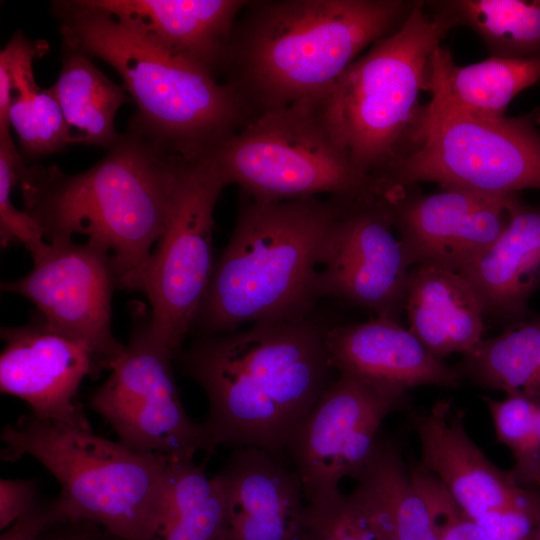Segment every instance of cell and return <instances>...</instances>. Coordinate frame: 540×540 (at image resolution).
<instances>
[{
    "mask_svg": "<svg viewBox=\"0 0 540 540\" xmlns=\"http://www.w3.org/2000/svg\"><path fill=\"white\" fill-rule=\"evenodd\" d=\"M326 330L308 318L254 323L197 336L181 349L182 371L208 399L201 423L209 452L257 447L277 456L333 381Z\"/></svg>",
    "mask_w": 540,
    "mask_h": 540,
    "instance_id": "1",
    "label": "cell"
},
{
    "mask_svg": "<svg viewBox=\"0 0 540 540\" xmlns=\"http://www.w3.org/2000/svg\"><path fill=\"white\" fill-rule=\"evenodd\" d=\"M183 159L127 126L89 169L24 164L18 174L23 211L47 242L86 241L111 259L119 288L135 292L165 228Z\"/></svg>",
    "mask_w": 540,
    "mask_h": 540,
    "instance_id": "2",
    "label": "cell"
},
{
    "mask_svg": "<svg viewBox=\"0 0 540 540\" xmlns=\"http://www.w3.org/2000/svg\"><path fill=\"white\" fill-rule=\"evenodd\" d=\"M417 0H254L235 24L221 74L254 117L324 93Z\"/></svg>",
    "mask_w": 540,
    "mask_h": 540,
    "instance_id": "3",
    "label": "cell"
},
{
    "mask_svg": "<svg viewBox=\"0 0 540 540\" xmlns=\"http://www.w3.org/2000/svg\"><path fill=\"white\" fill-rule=\"evenodd\" d=\"M62 46L110 65L136 106L129 127L186 160L210 157L255 117L232 86L92 0H57Z\"/></svg>",
    "mask_w": 540,
    "mask_h": 540,
    "instance_id": "4",
    "label": "cell"
},
{
    "mask_svg": "<svg viewBox=\"0 0 540 540\" xmlns=\"http://www.w3.org/2000/svg\"><path fill=\"white\" fill-rule=\"evenodd\" d=\"M341 202H266L240 192L231 237L214 263L192 331L212 336L244 323L308 318Z\"/></svg>",
    "mask_w": 540,
    "mask_h": 540,
    "instance_id": "5",
    "label": "cell"
},
{
    "mask_svg": "<svg viewBox=\"0 0 540 540\" xmlns=\"http://www.w3.org/2000/svg\"><path fill=\"white\" fill-rule=\"evenodd\" d=\"M453 22L417 0L392 34L376 41L320 96L307 100L336 143L377 178L421 144L429 59Z\"/></svg>",
    "mask_w": 540,
    "mask_h": 540,
    "instance_id": "6",
    "label": "cell"
},
{
    "mask_svg": "<svg viewBox=\"0 0 540 540\" xmlns=\"http://www.w3.org/2000/svg\"><path fill=\"white\" fill-rule=\"evenodd\" d=\"M1 440L5 457L28 454L49 470L69 517L93 521L124 540H163L174 457L31 413L6 425Z\"/></svg>",
    "mask_w": 540,
    "mask_h": 540,
    "instance_id": "7",
    "label": "cell"
},
{
    "mask_svg": "<svg viewBox=\"0 0 540 540\" xmlns=\"http://www.w3.org/2000/svg\"><path fill=\"white\" fill-rule=\"evenodd\" d=\"M210 158L228 184L252 199L287 201L327 194L352 199L372 191L307 101L255 117Z\"/></svg>",
    "mask_w": 540,
    "mask_h": 540,
    "instance_id": "8",
    "label": "cell"
},
{
    "mask_svg": "<svg viewBox=\"0 0 540 540\" xmlns=\"http://www.w3.org/2000/svg\"><path fill=\"white\" fill-rule=\"evenodd\" d=\"M388 185L435 182L485 194L540 190V108L514 117L473 118L425 104L420 147L375 178Z\"/></svg>",
    "mask_w": 540,
    "mask_h": 540,
    "instance_id": "9",
    "label": "cell"
},
{
    "mask_svg": "<svg viewBox=\"0 0 540 540\" xmlns=\"http://www.w3.org/2000/svg\"><path fill=\"white\" fill-rule=\"evenodd\" d=\"M227 185L210 157L184 162L165 228L135 290L149 301L151 334L175 356L212 275L214 210Z\"/></svg>",
    "mask_w": 540,
    "mask_h": 540,
    "instance_id": "10",
    "label": "cell"
},
{
    "mask_svg": "<svg viewBox=\"0 0 540 540\" xmlns=\"http://www.w3.org/2000/svg\"><path fill=\"white\" fill-rule=\"evenodd\" d=\"M173 359L175 354L151 334L147 320L140 322L89 406L129 448L193 458L209 447L201 423H194L185 412Z\"/></svg>",
    "mask_w": 540,
    "mask_h": 540,
    "instance_id": "11",
    "label": "cell"
},
{
    "mask_svg": "<svg viewBox=\"0 0 540 540\" xmlns=\"http://www.w3.org/2000/svg\"><path fill=\"white\" fill-rule=\"evenodd\" d=\"M406 393L338 373L286 447L307 504L337 494L343 478L359 475L377 445L382 422L405 405Z\"/></svg>",
    "mask_w": 540,
    "mask_h": 540,
    "instance_id": "12",
    "label": "cell"
},
{
    "mask_svg": "<svg viewBox=\"0 0 540 540\" xmlns=\"http://www.w3.org/2000/svg\"><path fill=\"white\" fill-rule=\"evenodd\" d=\"M341 208L317 277L320 297H336L397 320L404 309L409 263L378 186Z\"/></svg>",
    "mask_w": 540,
    "mask_h": 540,
    "instance_id": "13",
    "label": "cell"
},
{
    "mask_svg": "<svg viewBox=\"0 0 540 540\" xmlns=\"http://www.w3.org/2000/svg\"><path fill=\"white\" fill-rule=\"evenodd\" d=\"M25 276L3 282V292L30 300L54 329L87 344L105 369L123 351L112 333V295L119 288L110 257L93 244L48 242Z\"/></svg>",
    "mask_w": 540,
    "mask_h": 540,
    "instance_id": "14",
    "label": "cell"
},
{
    "mask_svg": "<svg viewBox=\"0 0 540 540\" xmlns=\"http://www.w3.org/2000/svg\"><path fill=\"white\" fill-rule=\"evenodd\" d=\"M415 185L381 184L410 265L462 272L499 237L511 195L446 188L432 194Z\"/></svg>",
    "mask_w": 540,
    "mask_h": 540,
    "instance_id": "15",
    "label": "cell"
},
{
    "mask_svg": "<svg viewBox=\"0 0 540 540\" xmlns=\"http://www.w3.org/2000/svg\"><path fill=\"white\" fill-rule=\"evenodd\" d=\"M0 390L18 397L39 419L91 428L76 394L105 369L84 342L51 327L38 313L22 326L2 327Z\"/></svg>",
    "mask_w": 540,
    "mask_h": 540,
    "instance_id": "16",
    "label": "cell"
},
{
    "mask_svg": "<svg viewBox=\"0 0 540 540\" xmlns=\"http://www.w3.org/2000/svg\"><path fill=\"white\" fill-rule=\"evenodd\" d=\"M463 417L445 399L414 416L421 453L418 464L474 519L538 498L540 491L520 487L511 471L498 468L486 457L468 436Z\"/></svg>",
    "mask_w": 540,
    "mask_h": 540,
    "instance_id": "17",
    "label": "cell"
},
{
    "mask_svg": "<svg viewBox=\"0 0 540 540\" xmlns=\"http://www.w3.org/2000/svg\"><path fill=\"white\" fill-rule=\"evenodd\" d=\"M216 476L227 507L223 540L304 539L302 483L277 456L257 447L236 448Z\"/></svg>",
    "mask_w": 540,
    "mask_h": 540,
    "instance_id": "18",
    "label": "cell"
},
{
    "mask_svg": "<svg viewBox=\"0 0 540 540\" xmlns=\"http://www.w3.org/2000/svg\"><path fill=\"white\" fill-rule=\"evenodd\" d=\"M331 366L390 389L436 385L455 388L461 377L455 367L435 357L423 343L397 320H374L326 330Z\"/></svg>",
    "mask_w": 540,
    "mask_h": 540,
    "instance_id": "19",
    "label": "cell"
},
{
    "mask_svg": "<svg viewBox=\"0 0 540 540\" xmlns=\"http://www.w3.org/2000/svg\"><path fill=\"white\" fill-rule=\"evenodd\" d=\"M162 48L222 73L244 0H92Z\"/></svg>",
    "mask_w": 540,
    "mask_h": 540,
    "instance_id": "20",
    "label": "cell"
},
{
    "mask_svg": "<svg viewBox=\"0 0 540 540\" xmlns=\"http://www.w3.org/2000/svg\"><path fill=\"white\" fill-rule=\"evenodd\" d=\"M460 274L471 284L484 314H522L540 284V206L527 205L514 195L502 233Z\"/></svg>",
    "mask_w": 540,
    "mask_h": 540,
    "instance_id": "21",
    "label": "cell"
},
{
    "mask_svg": "<svg viewBox=\"0 0 540 540\" xmlns=\"http://www.w3.org/2000/svg\"><path fill=\"white\" fill-rule=\"evenodd\" d=\"M404 309L409 330L438 359L463 355L481 341L483 308L460 273L430 266L412 268Z\"/></svg>",
    "mask_w": 540,
    "mask_h": 540,
    "instance_id": "22",
    "label": "cell"
},
{
    "mask_svg": "<svg viewBox=\"0 0 540 540\" xmlns=\"http://www.w3.org/2000/svg\"><path fill=\"white\" fill-rule=\"evenodd\" d=\"M540 80V57L507 59L492 57L470 65L454 62L441 45L430 59L425 91L433 112H450L473 118L505 116L507 106L524 89Z\"/></svg>",
    "mask_w": 540,
    "mask_h": 540,
    "instance_id": "23",
    "label": "cell"
},
{
    "mask_svg": "<svg viewBox=\"0 0 540 540\" xmlns=\"http://www.w3.org/2000/svg\"><path fill=\"white\" fill-rule=\"evenodd\" d=\"M353 493L381 540H437L398 447L379 438Z\"/></svg>",
    "mask_w": 540,
    "mask_h": 540,
    "instance_id": "24",
    "label": "cell"
},
{
    "mask_svg": "<svg viewBox=\"0 0 540 540\" xmlns=\"http://www.w3.org/2000/svg\"><path fill=\"white\" fill-rule=\"evenodd\" d=\"M47 44L34 42L17 31L0 51L11 77L9 123L26 164L58 153L69 145L62 110L49 89H41L33 73V61Z\"/></svg>",
    "mask_w": 540,
    "mask_h": 540,
    "instance_id": "25",
    "label": "cell"
},
{
    "mask_svg": "<svg viewBox=\"0 0 540 540\" xmlns=\"http://www.w3.org/2000/svg\"><path fill=\"white\" fill-rule=\"evenodd\" d=\"M49 91L56 98L69 143L111 148L120 136L115 117L131 101L124 86L109 79L87 54L62 46L61 69Z\"/></svg>",
    "mask_w": 540,
    "mask_h": 540,
    "instance_id": "26",
    "label": "cell"
},
{
    "mask_svg": "<svg viewBox=\"0 0 540 540\" xmlns=\"http://www.w3.org/2000/svg\"><path fill=\"white\" fill-rule=\"evenodd\" d=\"M426 7L472 29L490 56L540 57V0H432Z\"/></svg>",
    "mask_w": 540,
    "mask_h": 540,
    "instance_id": "27",
    "label": "cell"
},
{
    "mask_svg": "<svg viewBox=\"0 0 540 540\" xmlns=\"http://www.w3.org/2000/svg\"><path fill=\"white\" fill-rule=\"evenodd\" d=\"M455 367L478 385L540 400V318L482 341Z\"/></svg>",
    "mask_w": 540,
    "mask_h": 540,
    "instance_id": "28",
    "label": "cell"
},
{
    "mask_svg": "<svg viewBox=\"0 0 540 540\" xmlns=\"http://www.w3.org/2000/svg\"><path fill=\"white\" fill-rule=\"evenodd\" d=\"M226 526V500L218 477H208L192 457H174L163 540H223Z\"/></svg>",
    "mask_w": 540,
    "mask_h": 540,
    "instance_id": "29",
    "label": "cell"
},
{
    "mask_svg": "<svg viewBox=\"0 0 540 540\" xmlns=\"http://www.w3.org/2000/svg\"><path fill=\"white\" fill-rule=\"evenodd\" d=\"M25 164L11 132L0 133V241L3 248L14 244L26 247L32 257L48 244L39 225L11 200L18 185L20 168Z\"/></svg>",
    "mask_w": 540,
    "mask_h": 540,
    "instance_id": "30",
    "label": "cell"
},
{
    "mask_svg": "<svg viewBox=\"0 0 540 540\" xmlns=\"http://www.w3.org/2000/svg\"><path fill=\"white\" fill-rule=\"evenodd\" d=\"M303 540L381 539L354 493L340 491L307 504Z\"/></svg>",
    "mask_w": 540,
    "mask_h": 540,
    "instance_id": "31",
    "label": "cell"
},
{
    "mask_svg": "<svg viewBox=\"0 0 540 540\" xmlns=\"http://www.w3.org/2000/svg\"><path fill=\"white\" fill-rule=\"evenodd\" d=\"M412 483L423 499L437 540H487L476 519L443 484L419 464L409 466Z\"/></svg>",
    "mask_w": 540,
    "mask_h": 540,
    "instance_id": "32",
    "label": "cell"
},
{
    "mask_svg": "<svg viewBox=\"0 0 540 540\" xmlns=\"http://www.w3.org/2000/svg\"><path fill=\"white\" fill-rule=\"evenodd\" d=\"M488 407L497 441L505 445L514 459L522 452L531 433L536 403L535 400L519 393L506 394L502 400L483 397Z\"/></svg>",
    "mask_w": 540,
    "mask_h": 540,
    "instance_id": "33",
    "label": "cell"
},
{
    "mask_svg": "<svg viewBox=\"0 0 540 540\" xmlns=\"http://www.w3.org/2000/svg\"><path fill=\"white\" fill-rule=\"evenodd\" d=\"M540 516V496L518 506L487 512L476 521L487 540H532Z\"/></svg>",
    "mask_w": 540,
    "mask_h": 540,
    "instance_id": "34",
    "label": "cell"
},
{
    "mask_svg": "<svg viewBox=\"0 0 540 540\" xmlns=\"http://www.w3.org/2000/svg\"><path fill=\"white\" fill-rule=\"evenodd\" d=\"M68 517L59 498L37 503L10 525L0 536V540H38L56 521Z\"/></svg>",
    "mask_w": 540,
    "mask_h": 540,
    "instance_id": "35",
    "label": "cell"
},
{
    "mask_svg": "<svg viewBox=\"0 0 540 540\" xmlns=\"http://www.w3.org/2000/svg\"><path fill=\"white\" fill-rule=\"evenodd\" d=\"M39 497L34 479L0 480V529L5 530L31 509Z\"/></svg>",
    "mask_w": 540,
    "mask_h": 540,
    "instance_id": "36",
    "label": "cell"
},
{
    "mask_svg": "<svg viewBox=\"0 0 540 540\" xmlns=\"http://www.w3.org/2000/svg\"><path fill=\"white\" fill-rule=\"evenodd\" d=\"M534 423L528 440L517 458L511 473L523 488L540 491V400H535Z\"/></svg>",
    "mask_w": 540,
    "mask_h": 540,
    "instance_id": "37",
    "label": "cell"
},
{
    "mask_svg": "<svg viewBox=\"0 0 540 540\" xmlns=\"http://www.w3.org/2000/svg\"><path fill=\"white\" fill-rule=\"evenodd\" d=\"M38 540H124L101 525L83 518L64 517L53 523Z\"/></svg>",
    "mask_w": 540,
    "mask_h": 540,
    "instance_id": "38",
    "label": "cell"
},
{
    "mask_svg": "<svg viewBox=\"0 0 540 540\" xmlns=\"http://www.w3.org/2000/svg\"><path fill=\"white\" fill-rule=\"evenodd\" d=\"M532 540H540V516L537 519L533 528Z\"/></svg>",
    "mask_w": 540,
    "mask_h": 540,
    "instance_id": "39",
    "label": "cell"
}]
</instances>
